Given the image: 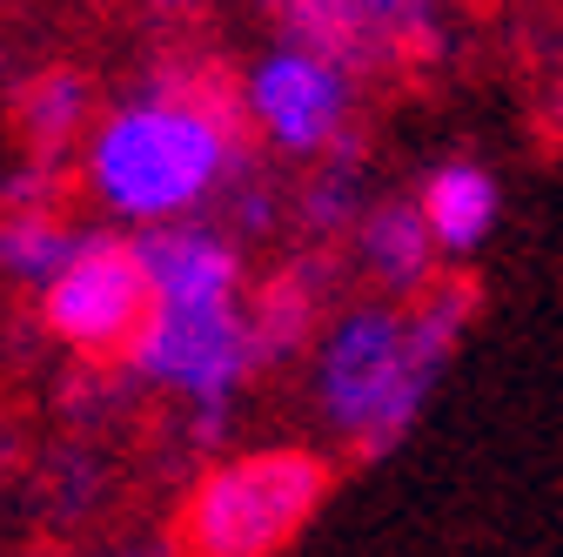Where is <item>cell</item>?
<instances>
[{
    "label": "cell",
    "mask_w": 563,
    "mask_h": 557,
    "mask_svg": "<svg viewBox=\"0 0 563 557\" xmlns=\"http://www.w3.org/2000/svg\"><path fill=\"white\" fill-rule=\"evenodd\" d=\"M148 269H155V296L162 303H222L235 296V249L208 229H168V236H148Z\"/></svg>",
    "instance_id": "obj_10"
},
{
    "label": "cell",
    "mask_w": 563,
    "mask_h": 557,
    "mask_svg": "<svg viewBox=\"0 0 563 557\" xmlns=\"http://www.w3.org/2000/svg\"><path fill=\"white\" fill-rule=\"evenodd\" d=\"M128 370L155 376V383H175L188 396H229V383L255 370L235 296H222V303H162L155 296V316L134 336Z\"/></svg>",
    "instance_id": "obj_4"
},
{
    "label": "cell",
    "mask_w": 563,
    "mask_h": 557,
    "mask_svg": "<svg viewBox=\"0 0 563 557\" xmlns=\"http://www.w3.org/2000/svg\"><path fill=\"white\" fill-rule=\"evenodd\" d=\"M88 114V81L75 75V67H41V75H27L14 88V121L27 134V149L41 162H60V149L75 142V128Z\"/></svg>",
    "instance_id": "obj_14"
},
{
    "label": "cell",
    "mask_w": 563,
    "mask_h": 557,
    "mask_svg": "<svg viewBox=\"0 0 563 557\" xmlns=\"http://www.w3.org/2000/svg\"><path fill=\"white\" fill-rule=\"evenodd\" d=\"M356 195H363V149H356V134H335L322 175L302 188V222L316 236L349 229V222H356Z\"/></svg>",
    "instance_id": "obj_16"
},
{
    "label": "cell",
    "mask_w": 563,
    "mask_h": 557,
    "mask_svg": "<svg viewBox=\"0 0 563 557\" xmlns=\"http://www.w3.org/2000/svg\"><path fill=\"white\" fill-rule=\"evenodd\" d=\"M121 363H95V357H81V370L60 383V409H67V424H81V430H101L108 416H121L128 409V390H121Z\"/></svg>",
    "instance_id": "obj_17"
},
{
    "label": "cell",
    "mask_w": 563,
    "mask_h": 557,
    "mask_svg": "<svg viewBox=\"0 0 563 557\" xmlns=\"http://www.w3.org/2000/svg\"><path fill=\"white\" fill-rule=\"evenodd\" d=\"M335 470L309 450H249L208 470L175 511L181 557H275L322 511Z\"/></svg>",
    "instance_id": "obj_2"
},
{
    "label": "cell",
    "mask_w": 563,
    "mask_h": 557,
    "mask_svg": "<svg viewBox=\"0 0 563 557\" xmlns=\"http://www.w3.org/2000/svg\"><path fill=\"white\" fill-rule=\"evenodd\" d=\"M476 309H483V283H476V275H450V283H437L430 296H422V309H416L409 329H402L396 390L383 396V409L356 430L363 457H389V450L409 437V424L422 416V403H430V390H437V376H443V363H450V350H456V336H463V323H470Z\"/></svg>",
    "instance_id": "obj_5"
},
{
    "label": "cell",
    "mask_w": 563,
    "mask_h": 557,
    "mask_svg": "<svg viewBox=\"0 0 563 557\" xmlns=\"http://www.w3.org/2000/svg\"><path fill=\"white\" fill-rule=\"evenodd\" d=\"M81 249L75 229L54 222V208H0V269L14 275V283H54L60 262Z\"/></svg>",
    "instance_id": "obj_15"
},
{
    "label": "cell",
    "mask_w": 563,
    "mask_h": 557,
    "mask_svg": "<svg viewBox=\"0 0 563 557\" xmlns=\"http://www.w3.org/2000/svg\"><path fill=\"white\" fill-rule=\"evenodd\" d=\"M275 21L289 34V47L335 61L342 75H383V67H396V47H389L383 21L369 14V0H275Z\"/></svg>",
    "instance_id": "obj_9"
},
{
    "label": "cell",
    "mask_w": 563,
    "mask_h": 557,
    "mask_svg": "<svg viewBox=\"0 0 563 557\" xmlns=\"http://www.w3.org/2000/svg\"><path fill=\"white\" fill-rule=\"evenodd\" d=\"M329 296V262L322 255H302V262H282L268 283L249 296L242 309V329H249V363L268 370L282 357H296L309 329H316V309Z\"/></svg>",
    "instance_id": "obj_8"
},
{
    "label": "cell",
    "mask_w": 563,
    "mask_h": 557,
    "mask_svg": "<svg viewBox=\"0 0 563 557\" xmlns=\"http://www.w3.org/2000/svg\"><path fill=\"white\" fill-rule=\"evenodd\" d=\"M504 216V195H497V175L476 168V162H443L422 188V222H430L437 249L450 255H470Z\"/></svg>",
    "instance_id": "obj_12"
},
{
    "label": "cell",
    "mask_w": 563,
    "mask_h": 557,
    "mask_svg": "<svg viewBox=\"0 0 563 557\" xmlns=\"http://www.w3.org/2000/svg\"><path fill=\"white\" fill-rule=\"evenodd\" d=\"M27 498H34L41 524H54V531H75V524H88L101 511V498H108V457L88 444V430L67 437V444H47L34 457Z\"/></svg>",
    "instance_id": "obj_11"
},
{
    "label": "cell",
    "mask_w": 563,
    "mask_h": 557,
    "mask_svg": "<svg viewBox=\"0 0 563 557\" xmlns=\"http://www.w3.org/2000/svg\"><path fill=\"white\" fill-rule=\"evenodd\" d=\"M356 242H363L369 275H383L389 290H422L430 283L437 236H430V222H422V201H376L356 222Z\"/></svg>",
    "instance_id": "obj_13"
},
{
    "label": "cell",
    "mask_w": 563,
    "mask_h": 557,
    "mask_svg": "<svg viewBox=\"0 0 563 557\" xmlns=\"http://www.w3.org/2000/svg\"><path fill=\"white\" fill-rule=\"evenodd\" d=\"M101 557H148V550H101Z\"/></svg>",
    "instance_id": "obj_19"
},
{
    "label": "cell",
    "mask_w": 563,
    "mask_h": 557,
    "mask_svg": "<svg viewBox=\"0 0 563 557\" xmlns=\"http://www.w3.org/2000/svg\"><path fill=\"white\" fill-rule=\"evenodd\" d=\"M155 316V269L148 249L128 236H81L41 296V329L95 363H128L134 336Z\"/></svg>",
    "instance_id": "obj_3"
},
{
    "label": "cell",
    "mask_w": 563,
    "mask_h": 557,
    "mask_svg": "<svg viewBox=\"0 0 563 557\" xmlns=\"http://www.w3.org/2000/svg\"><path fill=\"white\" fill-rule=\"evenodd\" d=\"M543 128L563 134V75H556V88H550V101H543Z\"/></svg>",
    "instance_id": "obj_18"
},
{
    "label": "cell",
    "mask_w": 563,
    "mask_h": 557,
    "mask_svg": "<svg viewBox=\"0 0 563 557\" xmlns=\"http://www.w3.org/2000/svg\"><path fill=\"white\" fill-rule=\"evenodd\" d=\"M168 8H181V0H168Z\"/></svg>",
    "instance_id": "obj_20"
},
{
    "label": "cell",
    "mask_w": 563,
    "mask_h": 557,
    "mask_svg": "<svg viewBox=\"0 0 563 557\" xmlns=\"http://www.w3.org/2000/svg\"><path fill=\"white\" fill-rule=\"evenodd\" d=\"M402 329H409V316H389V309H349L335 323L329 350H322V409L335 430L356 437L383 409V396L396 390Z\"/></svg>",
    "instance_id": "obj_7"
},
{
    "label": "cell",
    "mask_w": 563,
    "mask_h": 557,
    "mask_svg": "<svg viewBox=\"0 0 563 557\" xmlns=\"http://www.w3.org/2000/svg\"><path fill=\"white\" fill-rule=\"evenodd\" d=\"M242 155H249V142L235 121L208 114L195 101H175V95H148L108 121L88 168H95V188L121 216L155 222V216H175V208L201 201L222 182V168Z\"/></svg>",
    "instance_id": "obj_1"
},
{
    "label": "cell",
    "mask_w": 563,
    "mask_h": 557,
    "mask_svg": "<svg viewBox=\"0 0 563 557\" xmlns=\"http://www.w3.org/2000/svg\"><path fill=\"white\" fill-rule=\"evenodd\" d=\"M249 101H255V114L268 121V134L289 155H316L349 121V75L335 61L309 54V47H282V54L262 61Z\"/></svg>",
    "instance_id": "obj_6"
}]
</instances>
